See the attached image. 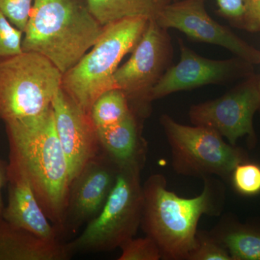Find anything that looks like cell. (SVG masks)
I'll list each match as a JSON object with an SVG mask.
<instances>
[{"label": "cell", "mask_w": 260, "mask_h": 260, "mask_svg": "<svg viewBox=\"0 0 260 260\" xmlns=\"http://www.w3.org/2000/svg\"><path fill=\"white\" fill-rule=\"evenodd\" d=\"M5 124L9 158L23 169L39 205L63 237L70 172L52 107L41 115Z\"/></svg>", "instance_id": "cell-1"}, {"label": "cell", "mask_w": 260, "mask_h": 260, "mask_svg": "<svg viewBox=\"0 0 260 260\" xmlns=\"http://www.w3.org/2000/svg\"><path fill=\"white\" fill-rule=\"evenodd\" d=\"M203 191L184 198L169 190L162 174H152L143 184L140 227L160 249L162 259L187 260L196 244L200 219L218 216L223 210L225 189L211 177L203 179Z\"/></svg>", "instance_id": "cell-2"}, {"label": "cell", "mask_w": 260, "mask_h": 260, "mask_svg": "<svg viewBox=\"0 0 260 260\" xmlns=\"http://www.w3.org/2000/svg\"><path fill=\"white\" fill-rule=\"evenodd\" d=\"M23 51L45 56L62 75L80 60L104 30L88 0H32Z\"/></svg>", "instance_id": "cell-3"}, {"label": "cell", "mask_w": 260, "mask_h": 260, "mask_svg": "<svg viewBox=\"0 0 260 260\" xmlns=\"http://www.w3.org/2000/svg\"><path fill=\"white\" fill-rule=\"evenodd\" d=\"M148 22L131 18L106 25L91 50L62 75L61 88L85 112L90 114L98 98L115 88L114 73L136 47Z\"/></svg>", "instance_id": "cell-4"}, {"label": "cell", "mask_w": 260, "mask_h": 260, "mask_svg": "<svg viewBox=\"0 0 260 260\" xmlns=\"http://www.w3.org/2000/svg\"><path fill=\"white\" fill-rule=\"evenodd\" d=\"M139 165L120 168L115 185L95 218L86 224L79 237L67 243L73 256L77 253H99L120 248L135 237L141 223L143 184Z\"/></svg>", "instance_id": "cell-5"}, {"label": "cell", "mask_w": 260, "mask_h": 260, "mask_svg": "<svg viewBox=\"0 0 260 260\" xmlns=\"http://www.w3.org/2000/svg\"><path fill=\"white\" fill-rule=\"evenodd\" d=\"M61 78L60 70L38 53L23 51L0 61V119L5 124L47 112Z\"/></svg>", "instance_id": "cell-6"}, {"label": "cell", "mask_w": 260, "mask_h": 260, "mask_svg": "<svg viewBox=\"0 0 260 260\" xmlns=\"http://www.w3.org/2000/svg\"><path fill=\"white\" fill-rule=\"evenodd\" d=\"M160 122L172 154L174 172L185 177L204 179L217 176L229 179L246 155L215 130L203 126L180 124L168 114Z\"/></svg>", "instance_id": "cell-7"}, {"label": "cell", "mask_w": 260, "mask_h": 260, "mask_svg": "<svg viewBox=\"0 0 260 260\" xmlns=\"http://www.w3.org/2000/svg\"><path fill=\"white\" fill-rule=\"evenodd\" d=\"M167 30L155 20H149L129 60L114 73L115 88L126 94L133 110L143 116L148 113L152 89L169 68L172 59V44Z\"/></svg>", "instance_id": "cell-8"}, {"label": "cell", "mask_w": 260, "mask_h": 260, "mask_svg": "<svg viewBox=\"0 0 260 260\" xmlns=\"http://www.w3.org/2000/svg\"><path fill=\"white\" fill-rule=\"evenodd\" d=\"M259 109V80L251 78L223 96L192 106L189 116L193 125L215 130L231 145L244 137L254 145L253 119Z\"/></svg>", "instance_id": "cell-9"}, {"label": "cell", "mask_w": 260, "mask_h": 260, "mask_svg": "<svg viewBox=\"0 0 260 260\" xmlns=\"http://www.w3.org/2000/svg\"><path fill=\"white\" fill-rule=\"evenodd\" d=\"M120 167L102 149L70 183L63 235L75 233L102 211Z\"/></svg>", "instance_id": "cell-10"}, {"label": "cell", "mask_w": 260, "mask_h": 260, "mask_svg": "<svg viewBox=\"0 0 260 260\" xmlns=\"http://www.w3.org/2000/svg\"><path fill=\"white\" fill-rule=\"evenodd\" d=\"M205 1L171 3L162 10L155 22L162 28L177 29L198 42L229 49L249 64H259L260 51L210 17L205 9Z\"/></svg>", "instance_id": "cell-11"}, {"label": "cell", "mask_w": 260, "mask_h": 260, "mask_svg": "<svg viewBox=\"0 0 260 260\" xmlns=\"http://www.w3.org/2000/svg\"><path fill=\"white\" fill-rule=\"evenodd\" d=\"M51 107L71 183L101 151L97 128L90 114L83 111L61 88L54 95Z\"/></svg>", "instance_id": "cell-12"}, {"label": "cell", "mask_w": 260, "mask_h": 260, "mask_svg": "<svg viewBox=\"0 0 260 260\" xmlns=\"http://www.w3.org/2000/svg\"><path fill=\"white\" fill-rule=\"evenodd\" d=\"M180 61L169 67L150 92L153 102L176 92L191 90L210 84L224 83L244 71L242 59L213 60L191 50L181 39Z\"/></svg>", "instance_id": "cell-13"}, {"label": "cell", "mask_w": 260, "mask_h": 260, "mask_svg": "<svg viewBox=\"0 0 260 260\" xmlns=\"http://www.w3.org/2000/svg\"><path fill=\"white\" fill-rule=\"evenodd\" d=\"M8 200L2 216L15 226L47 240H60L39 205L26 174L18 162L10 159L8 165Z\"/></svg>", "instance_id": "cell-14"}, {"label": "cell", "mask_w": 260, "mask_h": 260, "mask_svg": "<svg viewBox=\"0 0 260 260\" xmlns=\"http://www.w3.org/2000/svg\"><path fill=\"white\" fill-rule=\"evenodd\" d=\"M139 114L133 111L123 120L97 129L101 149L119 167H144L148 146L140 126Z\"/></svg>", "instance_id": "cell-15"}, {"label": "cell", "mask_w": 260, "mask_h": 260, "mask_svg": "<svg viewBox=\"0 0 260 260\" xmlns=\"http://www.w3.org/2000/svg\"><path fill=\"white\" fill-rule=\"evenodd\" d=\"M71 256L67 243L37 237L0 215V260H66Z\"/></svg>", "instance_id": "cell-16"}, {"label": "cell", "mask_w": 260, "mask_h": 260, "mask_svg": "<svg viewBox=\"0 0 260 260\" xmlns=\"http://www.w3.org/2000/svg\"><path fill=\"white\" fill-rule=\"evenodd\" d=\"M88 3L92 14L106 26L126 18L155 20L172 0H88Z\"/></svg>", "instance_id": "cell-17"}, {"label": "cell", "mask_w": 260, "mask_h": 260, "mask_svg": "<svg viewBox=\"0 0 260 260\" xmlns=\"http://www.w3.org/2000/svg\"><path fill=\"white\" fill-rule=\"evenodd\" d=\"M210 232L232 260H260V226L224 218Z\"/></svg>", "instance_id": "cell-18"}, {"label": "cell", "mask_w": 260, "mask_h": 260, "mask_svg": "<svg viewBox=\"0 0 260 260\" xmlns=\"http://www.w3.org/2000/svg\"><path fill=\"white\" fill-rule=\"evenodd\" d=\"M133 111L126 94L120 89L114 88L98 98L90 109V116L99 129L119 122Z\"/></svg>", "instance_id": "cell-19"}, {"label": "cell", "mask_w": 260, "mask_h": 260, "mask_svg": "<svg viewBox=\"0 0 260 260\" xmlns=\"http://www.w3.org/2000/svg\"><path fill=\"white\" fill-rule=\"evenodd\" d=\"M231 179L233 186L239 194L254 196L260 193V166L244 161L233 171Z\"/></svg>", "instance_id": "cell-20"}, {"label": "cell", "mask_w": 260, "mask_h": 260, "mask_svg": "<svg viewBox=\"0 0 260 260\" xmlns=\"http://www.w3.org/2000/svg\"><path fill=\"white\" fill-rule=\"evenodd\" d=\"M187 260H232V258L211 232L198 231L196 244Z\"/></svg>", "instance_id": "cell-21"}, {"label": "cell", "mask_w": 260, "mask_h": 260, "mask_svg": "<svg viewBox=\"0 0 260 260\" xmlns=\"http://www.w3.org/2000/svg\"><path fill=\"white\" fill-rule=\"evenodd\" d=\"M121 254L118 260H159L161 253L156 243L151 238L134 237L121 245Z\"/></svg>", "instance_id": "cell-22"}, {"label": "cell", "mask_w": 260, "mask_h": 260, "mask_svg": "<svg viewBox=\"0 0 260 260\" xmlns=\"http://www.w3.org/2000/svg\"><path fill=\"white\" fill-rule=\"evenodd\" d=\"M23 39V32L0 11V61L21 54Z\"/></svg>", "instance_id": "cell-23"}, {"label": "cell", "mask_w": 260, "mask_h": 260, "mask_svg": "<svg viewBox=\"0 0 260 260\" xmlns=\"http://www.w3.org/2000/svg\"><path fill=\"white\" fill-rule=\"evenodd\" d=\"M32 0H0V11L10 23L24 32L32 8Z\"/></svg>", "instance_id": "cell-24"}, {"label": "cell", "mask_w": 260, "mask_h": 260, "mask_svg": "<svg viewBox=\"0 0 260 260\" xmlns=\"http://www.w3.org/2000/svg\"><path fill=\"white\" fill-rule=\"evenodd\" d=\"M240 27L249 32L260 30V0H244V14Z\"/></svg>", "instance_id": "cell-25"}, {"label": "cell", "mask_w": 260, "mask_h": 260, "mask_svg": "<svg viewBox=\"0 0 260 260\" xmlns=\"http://www.w3.org/2000/svg\"><path fill=\"white\" fill-rule=\"evenodd\" d=\"M218 12L228 20L240 26L244 14V0H216Z\"/></svg>", "instance_id": "cell-26"}, {"label": "cell", "mask_w": 260, "mask_h": 260, "mask_svg": "<svg viewBox=\"0 0 260 260\" xmlns=\"http://www.w3.org/2000/svg\"><path fill=\"white\" fill-rule=\"evenodd\" d=\"M8 165L6 162L0 159V215L3 214L5 206L3 203L2 190L5 184L8 183Z\"/></svg>", "instance_id": "cell-27"}, {"label": "cell", "mask_w": 260, "mask_h": 260, "mask_svg": "<svg viewBox=\"0 0 260 260\" xmlns=\"http://www.w3.org/2000/svg\"><path fill=\"white\" fill-rule=\"evenodd\" d=\"M259 91H260V80H259Z\"/></svg>", "instance_id": "cell-28"}]
</instances>
